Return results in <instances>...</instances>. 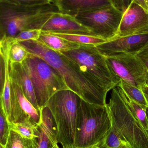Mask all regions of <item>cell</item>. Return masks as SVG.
I'll return each mask as SVG.
<instances>
[{"instance_id": "16", "label": "cell", "mask_w": 148, "mask_h": 148, "mask_svg": "<svg viewBox=\"0 0 148 148\" xmlns=\"http://www.w3.org/2000/svg\"><path fill=\"white\" fill-rule=\"evenodd\" d=\"M11 87L16 95L26 121L37 127L41 121L40 111L37 109L25 96L21 88L10 80Z\"/></svg>"}, {"instance_id": "30", "label": "cell", "mask_w": 148, "mask_h": 148, "mask_svg": "<svg viewBox=\"0 0 148 148\" xmlns=\"http://www.w3.org/2000/svg\"><path fill=\"white\" fill-rule=\"evenodd\" d=\"M113 1L114 6L123 12L127 9L131 2L130 0H113Z\"/></svg>"}, {"instance_id": "29", "label": "cell", "mask_w": 148, "mask_h": 148, "mask_svg": "<svg viewBox=\"0 0 148 148\" xmlns=\"http://www.w3.org/2000/svg\"><path fill=\"white\" fill-rule=\"evenodd\" d=\"M148 71V44L136 54Z\"/></svg>"}, {"instance_id": "2", "label": "cell", "mask_w": 148, "mask_h": 148, "mask_svg": "<svg viewBox=\"0 0 148 148\" xmlns=\"http://www.w3.org/2000/svg\"><path fill=\"white\" fill-rule=\"evenodd\" d=\"M59 11L54 3L27 6L0 1V40L12 38L20 32L40 29L54 12Z\"/></svg>"}, {"instance_id": "36", "label": "cell", "mask_w": 148, "mask_h": 148, "mask_svg": "<svg viewBox=\"0 0 148 148\" xmlns=\"http://www.w3.org/2000/svg\"><path fill=\"white\" fill-rule=\"evenodd\" d=\"M51 1L52 2V3L54 4V3H55V2L56 1V0H51Z\"/></svg>"}, {"instance_id": "4", "label": "cell", "mask_w": 148, "mask_h": 148, "mask_svg": "<svg viewBox=\"0 0 148 148\" xmlns=\"http://www.w3.org/2000/svg\"><path fill=\"white\" fill-rule=\"evenodd\" d=\"M112 90L107 103L111 128L132 148H148V131L129 107L124 92L118 86Z\"/></svg>"}, {"instance_id": "3", "label": "cell", "mask_w": 148, "mask_h": 148, "mask_svg": "<svg viewBox=\"0 0 148 148\" xmlns=\"http://www.w3.org/2000/svg\"><path fill=\"white\" fill-rule=\"evenodd\" d=\"M110 127L111 121L107 104H92L81 99L74 148L101 147Z\"/></svg>"}, {"instance_id": "38", "label": "cell", "mask_w": 148, "mask_h": 148, "mask_svg": "<svg viewBox=\"0 0 148 148\" xmlns=\"http://www.w3.org/2000/svg\"><path fill=\"white\" fill-rule=\"evenodd\" d=\"M147 116L148 120V108L147 109Z\"/></svg>"}, {"instance_id": "17", "label": "cell", "mask_w": 148, "mask_h": 148, "mask_svg": "<svg viewBox=\"0 0 148 148\" xmlns=\"http://www.w3.org/2000/svg\"><path fill=\"white\" fill-rule=\"evenodd\" d=\"M37 41L49 49L60 53L76 49L80 46L51 33L42 31Z\"/></svg>"}, {"instance_id": "24", "label": "cell", "mask_w": 148, "mask_h": 148, "mask_svg": "<svg viewBox=\"0 0 148 148\" xmlns=\"http://www.w3.org/2000/svg\"><path fill=\"white\" fill-rule=\"evenodd\" d=\"M125 95L129 107L144 128L148 131V120L147 114L148 108L130 100L126 95Z\"/></svg>"}, {"instance_id": "21", "label": "cell", "mask_w": 148, "mask_h": 148, "mask_svg": "<svg viewBox=\"0 0 148 148\" xmlns=\"http://www.w3.org/2000/svg\"><path fill=\"white\" fill-rule=\"evenodd\" d=\"M8 38L10 41L9 52L10 62L22 63L28 58L29 53L19 42H14L10 38Z\"/></svg>"}, {"instance_id": "7", "label": "cell", "mask_w": 148, "mask_h": 148, "mask_svg": "<svg viewBox=\"0 0 148 148\" xmlns=\"http://www.w3.org/2000/svg\"><path fill=\"white\" fill-rule=\"evenodd\" d=\"M23 62L28 71L40 110L56 92L69 89L60 73L42 58L29 53Z\"/></svg>"}, {"instance_id": "8", "label": "cell", "mask_w": 148, "mask_h": 148, "mask_svg": "<svg viewBox=\"0 0 148 148\" xmlns=\"http://www.w3.org/2000/svg\"><path fill=\"white\" fill-rule=\"evenodd\" d=\"M123 13L112 5L82 12L74 17L93 36L108 41L117 36Z\"/></svg>"}, {"instance_id": "31", "label": "cell", "mask_w": 148, "mask_h": 148, "mask_svg": "<svg viewBox=\"0 0 148 148\" xmlns=\"http://www.w3.org/2000/svg\"><path fill=\"white\" fill-rule=\"evenodd\" d=\"M130 1L135 2L137 4L143 7L145 9L148 10V6L145 0H130Z\"/></svg>"}, {"instance_id": "39", "label": "cell", "mask_w": 148, "mask_h": 148, "mask_svg": "<svg viewBox=\"0 0 148 148\" xmlns=\"http://www.w3.org/2000/svg\"><path fill=\"white\" fill-rule=\"evenodd\" d=\"M96 148H105L104 147H102V146H101V147H97Z\"/></svg>"}, {"instance_id": "41", "label": "cell", "mask_w": 148, "mask_h": 148, "mask_svg": "<svg viewBox=\"0 0 148 148\" xmlns=\"http://www.w3.org/2000/svg\"><path fill=\"white\" fill-rule=\"evenodd\" d=\"M1 41L0 40V45H1Z\"/></svg>"}, {"instance_id": "37", "label": "cell", "mask_w": 148, "mask_h": 148, "mask_svg": "<svg viewBox=\"0 0 148 148\" xmlns=\"http://www.w3.org/2000/svg\"><path fill=\"white\" fill-rule=\"evenodd\" d=\"M1 47V45H0V53H1V52L2 51Z\"/></svg>"}, {"instance_id": "18", "label": "cell", "mask_w": 148, "mask_h": 148, "mask_svg": "<svg viewBox=\"0 0 148 148\" xmlns=\"http://www.w3.org/2000/svg\"><path fill=\"white\" fill-rule=\"evenodd\" d=\"M55 35L61 37L69 41L80 45L97 46L107 41V40L90 35L78 34H58L51 33Z\"/></svg>"}, {"instance_id": "35", "label": "cell", "mask_w": 148, "mask_h": 148, "mask_svg": "<svg viewBox=\"0 0 148 148\" xmlns=\"http://www.w3.org/2000/svg\"><path fill=\"white\" fill-rule=\"evenodd\" d=\"M0 148H5V147L0 143Z\"/></svg>"}, {"instance_id": "25", "label": "cell", "mask_w": 148, "mask_h": 148, "mask_svg": "<svg viewBox=\"0 0 148 148\" xmlns=\"http://www.w3.org/2000/svg\"><path fill=\"white\" fill-rule=\"evenodd\" d=\"M40 29H28L20 32L15 36L10 38L14 42H21L28 40H38L41 33Z\"/></svg>"}, {"instance_id": "22", "label": "cell", "mask_w": 148, "mask_h": 148, "mask_svg": "<svg viewBox=\"0 0 148 148\" xmlns=\"http://www.w3.org/2000/svg\"><path fill=\"white\" fill-rule=\"evenodd\" d=\"M10 129L12 130L23 137L33 140L37 136L36 130L37 127L30 122L10 123Z\"/></svg>"}, {"instance_id": "40", "label": "cell", "mask_w": 148, "mask_h": 148, "mask_svg": "<svg viewBox=\"0 0 148 148\" xmlns=\"http://www.w3.org/2000/svg\"><path fill=\"white\" fill-rule=\"evenodd\" d=\"M146 1V2H147V4L148 6V0H145Z\"/></svg>"}, {"instance_id": "27", "label": "cell", "mask_w": 148, "mask_h": 148, "mask_svg": "<svg viewBox=\"0 0 148 148\" xmlns=\"http://www.w3.org/2000/svg\"><path fill=\"white\" fill-rule=\"evenodd\" d=\"M0 1L27 6H43L53 3L51 0H0Z\"/></svg>"}, {"instance_id": "23", "label": "cell", "mask_w": 148, "mask_h": 148, "mask_svg": "<svg viewBox=\"0 0 148 148\" xmlns=\"http://www.w3.org/2000/svg\"><path fill=\"white\" fill-rule=\"evenodd\" d=\"M101 146L105 148H132L111 127Z\"/></svg>"}, {"instance_id": "20", "label": "cell", "mask_w": 148, "mask_h": 148, "mask_svg": "<svg viewBox=\"0 0 148 148\" xmlns=\"http://www.w3.org/2000/svg\"><path fill=\"white\" fill-rule=\"evenodd\" d=\"M5 148H34L33 140L25 138L10 129Z\"/></svg>"}, {"instance_id": "34", "label": "cell", "mask_w": 148, "mask_h": 148, "mask_svg": "<svg viewBox=\"0 0 148 148\" xmlns=\"http://www.w3.org/2000/svg\"><path fill=\"white\" fill-rule=\"evenodd\" d=\"M53 148H60V147L59 146V144H56L55 146H54V147H53Z\"/></svg>"}, {"instance_id": "13", "label": "cell", "mask_w": 148, "mask_h": 148, "mask_svg": "<svg viewBox=\"0 0 148 148\" xmlns=\"http://www.w3.org/2000/svg\"><path fill=\"white\" fill-rule=\"evenodd\" d=\"M41 121L36 130L37 136L33 139L34 148H53L57 141V129L51 111L47 106L40 109Z\"/></svg>"}, {"instance_id": "19", "label": "cell", "mask_w": 148, "mask_h": 148, "mask_svg": "<svg viewBox=\"0 0 148 148\" xmlns=\"http://www.w3.org/2000/svg\"><path fill=\"white\" fill-rule=\"evenodd\" d=\"M117 86L122 90L126 96L130 100L148 108L146 98L141 89L121 80Z\"/></svg>"}, {"instance_id": "6", "label": "cell", "mask_w": 148, "mask_h": 148, "mask_svg": "<svg viewBox=\"0 0 148 148\" xmlns=\"http://www.w3.org/2000/svg\"><path fill=\"white\" fill-rule=\"evenodd\" d=\"M81 99L72 90H63L55 94L46 104L54 119L57 143L60 144L62 148H74Z\"/></svg>"}, {"instance_id": "12", "label": "cell", "mask_w": 148, "mask_h": 148, "mask_svg": "<svg viewBox=\"0 0 148 148\" xmlns=\"http://www.w3.org/2000/svg\"><path fill=\"white\" fill-rule=\"evenodd\" d=\"M41 30L48 33L93 35L90 30L78 22L74 16L59 11L52 14Z\"/></svg>"}, {"instance_id": "1", "label": "cell", "mask_w": 148, "mask_h": 148, "mask_svg": "<svg viewBox=\"0 0 148 148\" xmlns=\"http://www.w3.org/2000/svg\"><path fill=\"white\" fill-rule=\"evenodd\" d=\"M31 54L42 58L62 76L68 88L87 102L106 105L108 93L90 80L77 66L62 53L36 40L18 42Z\"/></svg>"}, {"instance_id": "33", "label": "cell", "mask_w": 148, "mask_h": 148, "mask_svg": "<svg viewBox=\"0 0 148 148\" xmlns=\"http://www.w3.org/2000/svg\"><path fill=\"white\" fill-rule=\"evenodd\" d=\"M146 84L148 86V71L147 72L146 76Z\"/></svg>"}, {"instance_id": "11", "label": "cell", "mask_w": 148, "mask_h": 148, "mask_svg": "<svg viewBox=\"0 0 148 148\" xmlns=\"http://www.w3.org/2000/svg\"><path fill=\"white\" fill-rule=\"evenodd\" d=\"M148 44V32L116 37L96 46L99 52L107 56L118 53L136 55Z\"/></svg>"}, {"instance_id": "28", "label": "cell", "mask_w": 148, "mask_h": 148, "mask_svg": "<svg viewBox=\"0 0 148 148\" xmlns=\"http://www.w3.org/2000/svg\"><path fill=\"white\" fill-rule=\"evenodd\" d=\"M5 80V64L2 51L0 53V104L4 90Z\"/></svg>"}, {"instance_id": "10", "label": "cell", "mask_w": 148, "mask_h": 148, "mask_svg": "<svg viewBox=\"0 0 148 148\" xmlns=\"http://www.w3.org/2000/svg\"><path fill=\"white\" fill-rule=\"evenodd\" d=\"M148 32V10L131 1L123 12L116 38Z\"/></svg>"}, {"instance_id": "5", "label": "cell", "mask_w": 148, "mask_h": 148, "mask_svg": "<svg viewBox=\"0 0 148 148\" xmlns=\"http://www.w3.org/2000/svg\"><path fill=\"white\" fill-rule=\"evenodd\" d=\"M61 53L107 93L116 87L121 81L109 65L106 56L95 46L80 45L76 49Z\"/></svg>"}, {"instance_id": "9", "label": "cell", "mask_w": 148, "mask_h": 148, "mask_svg": "<svg viewBox=\"0 0 148 148\" xmlns=\"http://www.w3.org/2000/svg\"><path fill=\"white\" fill-rule=\"evenodd\" d=\"M106 57L109 65L121 80L141 89L146 84L147 70L136 55L118 53Z\"/></svg>"}, {"instance_id": "14", "label": "cell", "mask_w": 148, "mask_h": 148, "mask_svg": "<svg viewBox=\"0 0 148 148\" xmlns=\"http://www.w3.org/2000/svg\"><path fill=\"white\" fill-rule=\"evenodd\" d=\"M9 75L11 81L16 84L34 106L40 111L35 95L33 84L28 71L23 62H10L9 61Z\"/></svg>"}, {"instance_id": "15", "label": "cell", "mask_w": 148, "mask_h": 148, "mask_svg": "<svg viewBox=\"0 0 148 148\" xmlns=\"http://www.w3.org/2000/svg\"><path fill=\"white\" fill-rule=\"evenodd\" d=\"M54 4L59 12L73 16L82 12L114 5L113 0H56Z\"/></svg>"}, {"instance_id": "32", "label": "cell", "mask_w": 148, "mask_h": 148, "mask_svg": "<svg viewBox=\"0 0 148 148\" xmlns=\"http://www.w3.org/2000/svg\"><path fill=\"white\" fill-rule=\"evenodd\" d=\"M142 91L143 93L145 98H146V101H147V103L148 108V85H144L142 88H141Z\"/></svg>"}, {"instance_id": "26", "label": "cell", "mask_w": 148, "mask_h": 148, "mask_svg": "<svg viewBox=\"0 0 148 148\" xmlns=\"http://www.w3.org/2000/svg\"><path fill=\"white\" fill-rule=\"evenodd\" d=\"M9 123L0 105V143L5 147L10 131Z\"/></svg>"}]
</instances>
